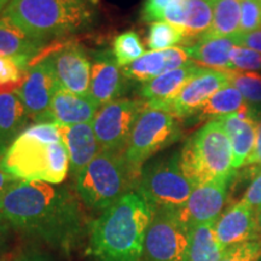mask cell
Listing matches in <instances>:
<instances>
[{
    "instance_id": "42",
    "label": "cell",
    "mask_w": 261,
    "mask_h": 261,
    "mask_svg": "<svg viewBox=\"0 0 261 261\" xmlns=\"http://www.w3.org/2000/svg\"><path fill=\"white\" fill-rule=\"evenodd\" d=\"M12 261H46L42 254L35 252V250H27L18 254Z\"/></svg>"
},
{
    "instance_id": "10",
    "label": "cell",
    "mask_w": 261,
    "mask_h": 261,
    "mask_svg": "<svg viewBox=\"0 0 261 261\" xmlns=\"http://www.w3.org/2000/svg\"><path fill=\"white\" fill-rule=\"evenodd\" d=\"M189 244V230L173 212H154L145 236L144 261H188Z\"/></svg>"
},
{
    "instance_id": "29",
    "label": "cell",
    "mask_w": 261,
    "mask_h": 261,
    "mask_svg": "<svg viewBox=\"0 0 261 261\" xmlns=\"http://www.w3.org/2000/svg\"><path fill=\"white\" fill-rule=\"evenodd\" d=\"M230 84L240 91L246 103L256 114L261 113V74L257 71L227 70Z\"/></svg>"
},
{
    "instance_id": "6",
    "label": "cell",
    "mask_w": 261,
    "mask_h": 261,
    "mask_svg": "<svg viewBox=\"0 0 261 261\" xmlns=\"http://www.w3.org/2000/svg\"><path fill=\"white\" fill-rule=\"evenodd\" d=\"M180 166L194 187L232 178L230 139L217 120H211L185 142L179 151Z\"/></svg>"
},
{
    "instance_id": "26",
    "label": "cell",
    "mask_w": 261,
    "mask_h": 261,
    "mask_svg": "<svg viewBox=\"0 0 261 261\" xmlns=\"http://www.w3.org/2000/svg\"><path fill=\"white\" fill-rule=\"evenodd\" d=\"M240 0H214L212 25L210 31L205 33L200 40L212 38L236 37V35L240 34Z\"/></svg>"
},
{
    "instance_id": "37",
    "label": "cell",
    "mask_w": 261,
    "mask_h": 261,
    "mask_svg": "<svg viewBox=\"0 0 261 261\" xmlns=\"http://www.w3.org/2000/svg\"><path fill=\"white\" fill-rule=\"evenodd\" d=\"M173 0H145L143 4L140 17L144 22L162 21L163 12Z\"/></svg>"
},
{
    "instance_id": "19",
    "label": "cell",
    "mask_w": 261,
    "mask_h": 261,
    "mask_svg": "<svg viewBox=\"0 0 261 261\" xmlns=\"http://www.w3.org/2000/svg\"><path fill=\"white\" fill-rule=\"evenodd\" d=\"M190 62L187 47H172L161 51L145 52L142 57L122 68L127 79L146 83L160 75L180 68Z\"/></svg>"
},
{
    "instance_id": "9",
    "label": "cell",
    "mask_w": 261,
    "mask_h": 261,
    "mask_svg": "<svg viewBox=\"0 0 261 261\" xmlns=\"http://www.w3.org/2000/svg\"><path fill=\"white\" fill-rule=\"evenodd\" d=\"M144 108V102L128 98H120L100 107L92 121L100 150L126 152L137 119Z\"/></svg>"
},
{
    "instance_id": "1",
    "label": "cell",
    "mask_w": 261,
    "mask_h": 261,
    "mask_svg": "<svg viewBox=\"0 0 261 261\" xmlns=\"http://www.w3.org/2000/svg\"><path fill=\"white\" fill-rule=\"evenodd\" d=\"M0 213L22 236L64 253L89 234L79 201L60 185L16 180L0 202Z\"/></svg>"
},
{
    "instance_id": "22",
    "label": "cell",
    "mask_w": 261,
    "mask_h": 261,
    "mask_svg": "<svg viewBox=\"0 0 261 261\" xmlns=\"http://www.w3.org/2000/svg\"><path fill=\"white\" fill-rule=\"evenodd\" d=\"M45 44L31 37L9 18L0 17V56L14 58L27 70Z\"/></svg>"
},
{
    "instance_id": "43",
    "label": "cell",
    "mask_w": 261,
    "mask_h": 261,
    "mask_svg": "<svg viewBox=\"0 0 261 261\" xmlns=\"http://www.w3.org/2000/svg\"><path fill=\"white\" fill-rule=\"evenodd\" d=\"M10 227L11 226H10L8 221L5 220V218L3 217V214L0 213V249L5 246L6 241H8V234H9Z\"/></svg>"
},
{
    "instance_id": "12",
    "label": "cell",
    "mask_w": 261,
    "mask_h": 261,
    "mask_svg": "<svg viewBox=\"0 0 261 261\" xmlns=\"http://www.w3.org/2000/svg\"><path fill=\"white\" fill-rule=\"evenodd\" d=\"M228 85L231 84L227 71L203 68L162 110L178 119L192 117L213 94Z\"/></svg>"
},
{
    "instance_id": "3",
    "label": "cell",
    "mask_w": 261,
    "mask_h": 261,
    "mask_svg": "<svg viewBox=\"0 0 261 261\" xmlns=\"http://www.w3.org/2000/svg\"><path fill=\"white\" fill-rule=\"evenodd\" d=\"M2 16L44 42L83 31L92 21L86 0H10Z\"/></svg>"
},
{
    "instance_id": "30",
    "label": "cell",
    "mask_w": 261,
    "mask_h": 261,
    "mask_svg": "<svg viewBox=\"0 0 261 261\" xmlns=\"http://www.w3.org/2000/svg\"><path fill=\"white\" fill-rule=\"evenodd\" d=\"M146 40L150 50L161 51L185 42V34L182 29L165 21H159L150 24Z\"/></svg>"
},
{
    "instance_id": "14",
    "label": "cell",
    "mask_w": 261,
    "mask_h": 261,
    "mask_svg": "<svg viewBox=\"0 0 261 261\" xmlns=\"http://www.w3.org/2000/svg\"><path fill=\"white\" fill-rule=\"evenodd\" d=\"M126 79L122 67L112 51L94 52L91 62L89 94L100 107L120 99L126 90Z\"/></svg>"
},
{
    "instance_id": "33",
    "label": "cell",
    "mask_w": 261,
    "mask_h": 261,
    "mask_svg": "<svg viewBox=\"0 0 261 261\" xmlns=\"http://www.w3.org/2000/svg\"><path fill=\"white\" fill-rule=\"evenodd\" d=\"M233 70L261 71V54L243 46H233L230 52Z\"/></svg>"
},
{
    "instance_id": "15",
    "label": "cell",
    "mask_w": 261,
    "mask_h": 261,
    "mask_svg": "<svg viewBox=\"0 0 261 261\" xmlns=\"http://www.w3.org/2000/svg\"><path fill=\"white\" fill-rule=\"evenodd\" d=\"M58 85L76 94H89L91 62L83 48L70 44L48 55Z\"/></svg>"
},
{
    "instance_id": "34",
    "label": "cell",
    "mask_w": 261,
    "mask_h": 261,
    "mask_svg": "<svg viewBox=\"0 0 261 261\" xmlns=\"http://www.w3.org/2000/svg\"><path fill=\"white\" fill-rule=\"evenodd\" d=\"M261 240L250 241L224 250L218 261H260Z\"/></svg>"
},
{
    "instance_id": "24",
    "label": "cell",
    "mask_w": 261,
    "mask_h": 261,
    "mask_svg": "<svg viewBox=\"0 0 261 261\" xmlns=\"http://www.w3.org/2000/svg\"><path fill=\"white\" fill-rule=\"evenodd\" d=\"M236 45L234 37H225L203 39L185 47L190 60L195 63H201L211 69L227 71L233 70L230 52Z\"/></svg>"
},
{
    "instance_id": "45",
    "label": "cell",
    "mask_w": 261,
    "mask_h": 261,
    "mask_svg": "<svg viewBox=\"0 0 261 261\" xmlns=\"http://www.w3.org/2000/svg\"><path fill=\"white\" fill-rule=\"evenodd\" d=\"M9 3L10 0H0V14H3V11H4Z\"/></svg>"
},
{
    "instance_id": "31",
    "label": "cell",
    "mask_w": 261,
    "mask_h": 261,
    "mask_svg": "<svg viewBox=\"0 0 261 261\" xmlns=\"http://www.w3.org/2000/svg\"><path fill=\"white\" fill-rule=\"evenodd\" d=\"M113 54L120 67H127L145 54L142 40L136 32H123L114 39Z\"/></svg>"
},
{
    "instance_id": "23",
    "label": "cell",
    "mask_w": 261,
    "mask_h": 261,
    "mask_svg": "<svg viewBox=\"0 0 261 261\" xmlns=\"http://www.w3.org/2000/svg\"><path fill=\"white\" fill-rule=\"evenodd\" d=\"M29 120L31 117L15 91L0 92V158L28 128Z\"/></svg>"
},
{
    "instance_id": "4",
    "label": "cell",
    "mask_w": 261,
    "mask_h": 261,
    "mask_svg": "<svg viewBox=\"0 0 261 261\" xmlns=\"http://www.w3.org/2000/svg\"><path fill=\"white\" fill-rule=\"evenodd\" d=\"M140 172L127 160L125 152L100 150L75 179V189L87 208L104 212L133 190Z\"/></svg>"
},
{
    "instance_id": "28",
    "label": "cell",
    "mask_w": 261,
    "mask_h": 261,
    "mask_svg": "<svg viewBox=\"0 0 261 261\" xmlns=\"http://www.w3.org/2000/svg\"><path fill=\"white\" fill-rule=\"evenodd\" d=\"M214 0H187V18L184 24L185 44L197 42L210 31L213 21Z\"/></svg>"
},
{
    "instance_id": "46",
    "label": "cell",
    "mask_w": 261,
    "mask_h": 261,
    "mask_svg": "<svg viewBox=\"0 0 261 261\" xmlns=\"http://www.w3.org/2000/svg\"><path fill=\"white\" fill-rule=\"evenodd\" d=\"M89 2L91 3V4H98V2H99V0H89Z\"/></svg>"
},
{
    "instance_id": "36",
    "label": "cell",
    "mask_w": 261,
    "mask_h": 261,
    "mask_svg": "<svg viewBox=\"0 0 261 261\" xmlns=\"http://www.w3.org/2000/svg\"><path fill=\"white\" fill-rule=\"evenodd\" d=\"M185 18H187V0H173L163 12L162 21L184 31Z\"/></svg>"
},
{
    "instance_id": "25",
    "label": "cell",
    "mask_w": 261,
    "mask_h": 261,
    "mask_svg": "<svg viewBox=\"0 0 261 261\" xmlns=\"http://www.w3.org/2000/svg\"><path fill=\"white\" fill-rule=\"evenodd\" d=\"M246 110L253 109L246 103L240 91L232 85H228V86L213 94L192 117H195L196 121L208 119L217 120L219 117L246 112Z\"/></svg>"
},
{
    "instance_id": "5",
    "label": "cell",
    "mask_w": 261,
    "mask_h": 261,
    "mask_svg": "<svg viewBox=\"0 0 261 261\" xmlns=\"http://www.w3.org/2000/svg\"><path fill=\"white\" fill-rule=\"evenodd\" d=\"M5 172L17 180L60 185L69 172L64 143H46L24 130L0 158Z\"/></svg>"
},
{
    "instance_id": "21",
    "label": "cell",
    "mask_w": 261,
    "mask_h": 261,
    "mask_svg": "<svg viewBox=\"0 0 261 261\" xmlns=\"http://www.w3.org/2000/svg\"><path fill=\"white\" fill-rule=\"evenodd\" d=\"M60 133L69 155L70 174L73 179H76L81 171L100 151L92 122L60 127Z\"/></svg>"
},
{
    "instance_id": "7",
    "label": "cell",
    "mask_w": 261,
    "mask_h": 261,
    "mask_svg": "<svg viewBox=\"0 0 261 261\" xmlns=\"http://www.w3.org/2000/svg\"><path fill=\"white\" fill-rule=\"evenodd\" d=\"M194 189L182 172L179 152H174L143 166L137 192L154 212H175L187 203Z\"/></svg>"
},
{
    "instance_id": "32",
    "label": "cell",
    "mask_w": 261,
    "mask_h": 261,
    "mask_svg": "<svg viewBox=\"0 0 261 261\" xmlns=\"http://www.w3.org/2000/svg\"><path fill=\"white\" fill-rule=\"evenodd\" d=\"M25 69L14 58L0 56V92H11L22 83Z\"/></svg>"
},
{
    "instance_id": "8",
    "label": "cell",
    "mask_w": 261,
    "mask_h": 261,
    "mask_svg": "<svg viewBox=\"0 0 261 261\" xmlns=\"http://www.w3.org/2000/svg\"><path fill=\"white\" fill-rule=\"evenodd\" d=\"M181 135L178 117L145 107L137 119L125 155L130 165L142 172L143 166L151 156L174 144Z\"/></svg>"
},
{
    "instance_id": "11",
    "label": "cell",
    "mask_w": 261,
    "mask_h": 261,
    "mask_svg": "<svg viewBox=\"0 0 261 261\" xmlns=\"http://www.w3.org/2000/svg\"><path fill=\"white\" fill-rule=\"evenodd\" d=\"M58 89L54 65L47 56L29 65L15 92L21 98L32 121L38 123L47 113Z\"/></svg>"
},
{
    "instance_id": "40",
    "label": "cell",
    "mask_w": 261,
    "mask_h": 261,
    "mask_svg": "<svg viewBox=\"0 0 261 261\" xmlns=\"http://www.w3.org/2000/svg\"><path fill=\"white\" fill-rule=\"evenodd\" d=\"M261 166V113L257 114V128H256V142L253 152L244 163V166Z\"/></svg>"
},
{
    "instance_id": "16",
    "label": "cell",
    "mask_w": 261,
    "mask_h": 261,
    "mask_svg": "<svg viewBox=\"0 0 261 261\" xmlns=\"http://www.w3.org/2000/svg\"><path fill=\"white\" fill-rule=\"evenodd\" d=\"M215 234L223 249L260 240L256 221V210L243 200L218 218L215 223Z\"/></svg>"
},
{
    "instance_id": "18",
    "label": "cell",
    "mask_w": 261,
    "mask_h": 261,
    "mask_svg": "<svg viewBox=\"0 0 261 261\" xmlns=\"http://www.w3.org/2000/svg\"><path fill=\"white\" fill-rule=\"evenodd\" d=\"M202 69L203 67L196 65L195 62L190 61L180 68L146 81L140 87V96L145 99V107L162 110V108L174 99L182 87Z\"/></svg>"
},
{
    "instance_id": "13",
    "label": "cell",
    "mask_w": 261,
    "mask_h": 261,
    "mask_svg": "<svg viewBox=\"0 0 261 261\" xmlns=\"http://www.w3.org/2000/svg\"><path fill=\"white\" fill-rule=\"evenodd\" d=\"M231 179L198 185L191 192L187 203L173 212L188 230L201 224L215 223L220 217Z\"/></svg>"
},
{
    "instance_id": "17",
    "label": "cell",
    "mask_w": 261,
    "mask_h": 261,
    "mask_svg": "<svg viewBox=\"0 0 261 261\" xmlns=\"http://www.w3.org/2000/svg\"><path fill=\"white\" fill-rule=\"evenodd\" d=\"M99 108V104L90 94H76L60 87L47 113L38 123H54L58 127H67L92 122Z\"/></svg>"
},
{
    "instance_id": "27",
    "label": "cell",
    "mask_w": 261,
    "mask_h": 261,
    "mask_svg": "<svg viewBox=\"0 0 261 261\" xmlns=\"http://www.w3.org/2000/svg\"><path fill=\"white\" fill-rule=\"evenodd\" d=\"M217 223V221H215ZM215 223L201 224L189 230L188 261H218L224 249L215 234Z\"/></svg>"
},
{
    "instance_id": "41",
    "label": "cell",
    "mask_w": 261,
    "mask_h": 261,
    "mask_svg": "<svg viewBox=\"0 0 261 261\" xmlns=\"http://www.w3.org/2000/svg\"><path fill=\"white\" fill-rule=\"evenodd\" d=\"M16 180H17V179H15L12 175H10L8 172H5L4 168L2 167V163H0V202H2L5 192L8 191V189L11 187Z\"/></svg>"
},
{
    "instance_id": "20",
    "label": "cell",
    "mask_w": 261,
    "mask_h": 261,
    "mask_svg": "<svg viewBox=\"0 0 261 261\" xmlns=\"http://www.w3.org/2000/svg\"><path fill=\"white\" fill-rule=\"evenodd\" d=\"M230 139L233 154V168L243 167L253 152L256 142L257 114L246 110L217 119Z\"/></svg>"
},
{
    "instance_id": "38",
    "label": "cell",
    "mask_w": 261,
    "mask_h": 261,
    "mask_svg": "<svg viewBox=\"0 0 261 261\" xmlns=\"http://www.w3.org/2000/svg\"><path fill=\"white\" fill-rule=\"evenodd\" d=\"M242 200L252 205L254 210L261 207V169L249 184Z\"/></svg>"
},
{
    "instance_id": "35",
    "label": "cell",
    "mask_w": 261,
    "mask_h": 261,
    "mask_svg": "<svg viewBox=\"0 0 261 261\" xmlns=\"http://www.w3.org/2000/svg\"><path fill=\"white\" fill-rule=\"evenodd\" d=\"M240 34L255 32L261 28V0H240Z\"/></svg>"
},
{
    "instance_id": "2",
    "label": "cell",
    "mask_w": 261,
    "mask_h": 261,
    "mask_svg": "<svg viewBox=\"0 0 261 261\" xmlns=\"http://www.w3.org/2000/svg\"><path fill=\"white\" fill-rule=\"evenodd\" d=\"M154 211L129 192L89 225L87 255L93 261H144L146 231Z\"/></svg>"
},
{
    "instance_id": "44",
    "label": "cell",
    "mask_w": 261,
    "mask_h": 261,
    "mask_svg": "<svg viewBox=\"0 0 261 261\" xmlns=\"http://www.w3.org/2000/svg\"><path fill=\"white\" fill-rule=\"evenodd\" d=\"M256 221H257V228H259V233L261 237V207L256 210Z\"/></svg>"
},
{
    "instance_id": "39",
    "label": "cell",
    "mask_w": 261,
    "mask_h": 261,
    "mask_svg": "<svg viewBox=\"0 0 261 261\" xmlns=\"http://www.w3.org/2000/svg\"><path fill=\"white\" fill-rule=\"evenodd\" d=\"M237 46H243L250 50L257 51L261 54V28L255 32L246 33V34H238L234 37Z\"/></svg>"
}]
</instances>
